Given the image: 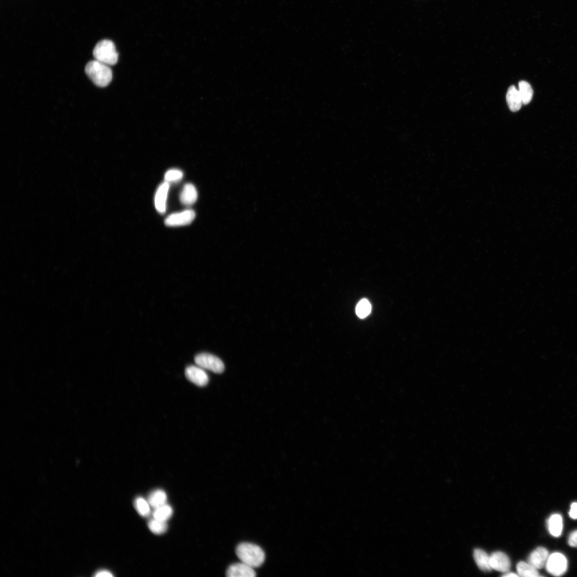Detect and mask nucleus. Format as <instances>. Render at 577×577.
<instances>
[{
    "label": "nucleus",
    "instance_id": "nucleus-1",
    "mask_svg": "<svg viewBox=\"0 0 577 577\" xmlns=\"http://www.w3.org/2000/svg\"><path fill=\"white\" fill-rule=\"evenodd\" d=\"M87 76L93 82L100 88H105L113 79V72L110 66L99 61H90L85 67Z\"/></svg>",
    "mask_w": 577,
    "mask_h": 577
},
{
    "label": "nucleus",
    "instance_id": "nucleus-2",
    "mask_svg": "<svg viewBox=\"0 0 577 577\" xmlns=\"http://www.w3.org/2000/svg\"><path fill=\"white\" fill-rule=\"evenodd\" d=\"M236 554L242 562L253 568L261 566L265 559L264 550L260 546L250 543L239 544Z\"/></svg>",
    "mask_w": 577,
    "mask_h": 577
},
{
    "label": "nucleus",
    "instance_id": "nucleus-3",
    "mask_svg": "<svg viewBox=\"0 0 577 577\" xmlns=\"http://www.w3.org/2000/svg\"><path fill=\"white\" fill-rule=\"evenodd\" d=\"M95 60L109 66L115 65L118 60V54L114 43L109 40L98 42L93 50Z\"/></svg>",
    "mask_w": 577,
    "mask_h": 577
},
{
    "label": "nucleus",
    "instance_id": "nucleus-4",
    "mask_svg": "<svg viewBox=\"0 0 577 577\" xmlns=\"http://www.w3.org/2000/svg\"><path fill=\"white\" fill-rule=\"evenodd\" d=\"M195 362L196 365L203 369L211 371L215 373H222L225 370V366L223 361L216 356L209 353H203L196 355Z\"/></svg>",
    "mask_w": 577,
    "mask_h": 577
},
{
    "label": "nucleus",
    "instance_id": "nucleus-5",
    "mask_svg": "<svg viewBox=\"0 0 577 577\" xmlns=\"http://www.w3.org/2000/svg\"><path fill=\"white\" fill-rule=\"evenodd\" d=\"M547 571L554 576L563 575L568 569V561L566 557L560 552H554L549 556L546 564Z\"/></svg>",
    "mask_w": 577,
    "mask_h": 577
},
{
    "label": "nucleus",
    "instance_id": "nucleus-6",
    "mask_svg": "<svg viewBox=\"0 0 577 577\" xmlns=\"http://www.w3.org/2000/svg\"><path fill=\"white\" fill-rule=\"evenodd\" d=\"M195 217L194 211L188 210L169 215L165 219V224L170 227L188 225L193 222Z\"/></svg>",
    "mask_w": 577,
    "mask_h": 577
},
{
    "label": "nucleus",
    "instance_id": "nucleus-7",
    "mask_svg": "<svg viewBox=\"0 0 577 577\" xmlns=\"http://www.w3.org/2000/svg\"><path fill=\"white\" fill-rule=\"evenodd\" d=\"M185 375L190 382L201 387L206 386L209 380L206 373L199 366H188L186 369Z\"/></svg>",
    "mask_w": 577,
    "mask_h": 577
},
{
    "label": "nucleus",
    "instance_id": "nucleus-8",
    "mask_svg": "<svg viewBox=\"0 0 577 577\" xmlns=\"http://www.w3.org/2000/svg\"><path fill=\"white\" fill-rule=\"evenodd\" d=\"M489 563L493 569L503 573L508 572L511 567L509 558L502 551L493 552L490 556Z\"/></svg>",
    "mask_w": 577,
    "mask_h": 577
},
{
    "label": "nucleus",
    "instance_id": "nucleus-9",
    "mask_svg": "<svg viewBox=\"0 0 577 577\" xmlns=\"http://www.w3.org/2000/svg\"><path fill=\"white\" fill-rule=\"evenodd\" d=\"M255 575L253 568L242 562L231 565L226 572V576L228 577H254Z\"/></svg>",
    "mask_w": 577,
    "mask_h": 577
},
{
    "label": "nucleus",
    "instance_id": "nucleus-10",
    "mask_svg": "<svg viewBox=\"0 0 577 577\" xmlns=\"http://www.w3.org/2000/svg\"><path fill=\"white\" fill-rule=\"evenodd\" d=\"M549 557L548 551L544 547H540L533 550L530 554L528 563L537 569H541L546 566Z\"/></svg>",
    "mask_w": 577,
    "mask_h": 577
},
{
    "label": "nucleus",
    "instance_id": "nucleus-11",
    "mask_svg": "<svg viewBox=\"0 0 577 577\" xmlns=\"http://www.w3.org/2000/svg\"><path fill=\"white\" fill-rule=\"evenodd\" d=\"M169 184L165 182L159 187L155 199V207L158 212L163 214L166 211V200Z\"/></svg>",
    "mask_w": 577,
    "mask_h": 577
},
{
    "label": "nucleus",
    "instance_id": "nucleus-12",
    "mask_svg": "<svg viewBox=\"0 0 577 577\" xmlns=\"http://www.w3.org/2000/svg\"><path fill=\"white\" fill-rule=\"evenodd\" d=\"M507 102L511 112H517L521 108L522 100L519 90L514 86H511L506 95Z\"/></svg>",
    "mask_w": 577,
    "mask_h": 577
},
{
    "label": "nucleus",
    "instance_id": "nucleus-13",
    "mask_svg": "<svg viewBox=\"0 0 577 577\" xmlns=\"http://www.w3.org/2000/svg\"><path fill=\"white\" fill-rule=\"evenodd\" d=\"M198 196V191L195 186L191 183H187L183 188L180 199L182 204L190 206L197 200Z\"/></svg>",
    "mask_w": 577,
    "mask_h": 577
},
{
    "label": "nucleus",
    "instance_id": "nucleus-14",
    "mask_svg": "<svg viewBox=\"0 0 577 577\" xmlns=\"http://www.w3.org/2000/svg\"><path fill=\"white\" fill-rule=\"evenodd\" d=\"M474 558L479 568L484 571L492 570L490 566L489 556L486 552L481 549H476L474 552Z\"/></svg>",
    "mask_w": 577,
    "mask_h": 577
},
{
    "label": "nucleus",
    "instance_id": "nucleus-15",
    "mask_svg": "<svg viewBox=\"0 0 577 577\" xmlns=\"http://www.w3.org/2000/svg\"><path fill=\"white\" fill-rule=\"evenodd\" d=\"M167 496L165 491L161 489L154 490L148 497V501L151 506L156 509L166 504Z\"/></svg>",
    "mask_w": 577,
    "mask_h": 577
},
{
    "label": "nucleus",
    "instance_id": "nucleus-16",
    "mask_svg": "<svg viewBox=\"0 0 577 577\" xmlns=\"http://www.w3.org/2000/svg\"><path fill=\"white\" fill-rule=\"evenodd\" d=\"M548 530L552 536L560 537L563 530V520L559 514H554L551 516L548 521Z\"/></svg>",
    "mask_w": 577,
    "mask_h": 577
},
{
    "label": "nucleus",
    "instance_id": "nucleus-17",
    "mask_svg": "<svg viewBox=\"0 0 577 577\" xmlns=\"http://www.w3.org/2000/svg\"><path fill=\"white\" fill-rule=\"evenodd\" d=\"M517 571L519 576L523 577L540 576L538 569L529 563L520 562L517 565Z\"/></svg>",
    "mask_w": 577,
    "mask_h": 577
},
{
    "label": "nucleus",
    "instance_id": "nucleus-18",
    "mask_svg": "<svg viewBox=\"0 0 577 577\" xmlns=\"http://www.w3.org/2000/svg\"><path fill=\"white\" fill-rule=\"evenodd\" d=\"M174 510L172 507L167 504H165L161 507H159L155 509L153 516L154 519L156 520L167 522L173 516Z\"/></svg>",
    "mask_w": 577,
    "mask_h": 577
},
{
    "label": "nucleus",
    "instance_id": "nucleus-19",
    "mask_svg": "<svg viewBox=\"0 0 577 577\" xmlns=\"http://www.w3.org/2000/svg\"><path fill=\"white\" fill-rule=\"evenodd\" d=\"M519 93L520 94L523 104H529L532 100L533 92L529 83L525 81L519 82Z\"/></svg>",
    "mask_w": 577,
    "mask_h": 577
},
{
    "label": "nucleus",
    "instance_id": "nucleus-20",
    "mask_svg": "<svg viewBox=\"0 0 577 577\" xmlns=\"http://www.w3.org/2000/svg\"><path fill=\"white\" fill-rule=\"evenodd\" d=\"M134 505L138 512L143 518L148 517L151 514V505L148 501L139 497L135 500Z\"/></svg>",
    "mask_w": 577,
    "mask_h": 577
},
{
    "label": "nucleus",
    "instance_id": "nucleus-21",
    "mask_svg": "<svg viewBox=\"0 0 577 577\" xmlns=\"http://www.w3.org/2000/svg\"><path fill=\"white\" fill-rule=\"evenodd\" d=\"M148 526L149 530L153 533L157 535L164 533L168 528L166 522L159 521L155 519L150 520Z\"/></svg>",
    "mask_w": 577,
    "mask_h": 577
},
{
    "label": "nucleus",
    "instance_id": "nucleus-22",
    "mask_svg": "<svg viewBox=\"0 0 577 577\" xmlns=\"http://www.w3.org/2000/svg\"><path fill=\"white\" fill-rule=\"evenodd\" d=\"M372 310V306L369 301L366 299L361 300L356 308V313L361 318H364L369 315Z\"/></svg>",
    "mask_w": 577,
    "mask_h": 577
},
{
    "label": "nucleus",
    "instance_id": "nucleus-23",
    "mask_svg": "<svg viewBox=\"0 0 577 577\" xmlns=\"http://www.w3.org/2000/svg\"><path fill=\"white\" fill-rule=\"evenodd\" d=\"M183 177L181 170L177 169L168 170L165 175V180L169 184L170 183H177L182 180Z\"/></svg>",
    "mask_w": 577,
    "mask_h": 577
},
{
    "label": "nucleus",
    "instance_id": "nucleus-24",
    "mask_svg": "<svg viewBox=\"0 0 577 577\" xmlns=\"http://www.w3.org/2000/svg\"><path fill=\"white\" fill-rule=\"evenodd\" d=\"M568 544L572 547H577V530L573 531L569 536Z\"/></svg>",
    "mask_w": 577,
    "mask_h": 577
},
{
    "label": "nucleus",
    "instance_id": "nucleus-25",
    "mask_svg": "<svg viewBox=\"0 0 577 577\" xmlns=\"http://www.w3.org/2000/svg\"><path fill=\"white\" fill-rule=\"evenodd\" d=\"M569 515L571 519L573 520L577 519V503L574 502L571 506V509L569 511Z\"/></svg>",
    "mask_w": 577,
    "mask_h": 577
},
{
    "label": "nucleus",
    "instance_id": "nucleus-26",
    "mask_svg": "<svg viewBox=\"0 0 577 577\" xmlns=\"http://www.w3.org/2000/svg\"><path fill=\"white\" fill-rule=\"evenodd\" d=\"M95 576H97V577H101V576H103H103H106V577H108V576L111 577L112 576V577H113V576H114V575L113 574V573L111 572H110L108 570H102L98 571L96 573Z\"/></svg>",
    "mask_w": 577,
    "mask_h": 577
},
{
    "label": "nucleus",
    "instance_id": "nucleus-27",
    "mask_svg": "<svg viewBox=\"0 0 577 577\" xmlns=\"http://www.w3.org/2000/svg\"><path fill=\"white\" fill-rule=\"evenodd\" d=\"M503 576H508V577H509V576H519V575L518 574L515 573H512V572L508 573V572H507V574L503 575Z\"/></svg>",
    "mask_w": 577,
    "mask_h": 577
}]
</instances>
